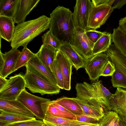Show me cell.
<instances>
[{"mask_svg": "<svg viewBox=\"0 0 126 126\" xmlns=\"http://www.w3.org/2000/svg\"><path fill=\"white\" fill-rule=\"evenodd\" d=\"M118 27L126 32V16L119 20Z\"/></svg>", "mask_w": 126, "mask_h": 126, "instance_id": "f35d334b", "label": "cell"}, {"mask_svg": "<svg viewBox=\"0 0 126 126\" xmlns=\"http://www.w3.org/2000/svg\"><path fill=\"white\" fill-rule=\"evenodd\" d=\"M56 59L63 76V89L70 90L71 89V80L73 65L69 59L60 49L57 51Z\"/></svg>", "mask_w": 126, "mask_h": 126, "instance_id": "9a60e30c", "label": "cell"}, {"mask_svg": "<svg viewBox=\"0 0 126 126\" xmlns=\"http://www.w3.org/2000/svg\"><path fill=\"white\" fill-rule=\"evenodd\" d=\"M105 32H102L92 29L85 31L87 36L94 44L103 35Z\"/></svg>", "mask_w": 126, "mask_h": 126, "instance_id": "836d02e7", "label": "cell"}, {"mask_svg": "<svg viewBox=\"0 0 126 126\" xmlns=\"http://www.w3.org/2000/svg\"><path fill=\"white\" fill-rule=\"evenodd\" d=\"M60 50L69 59L77 70L81 68H84L87 59L79 54L69 42L62 41Z\"/></svg>", "mask_w": 126, "mask_h": 126, "instance_id": "4fadbf2b", "label": "cell"}, {"mask_svg": "<svg viewBox=\"0 0 126 126\" xmlns=\"http://www.w3.org/2000/svg\"><path fill=\"white\" fill-rule=\"evenodd\" d=\"M111 39L116 47L126 58V32L118 27L113 29Z\"/></svg>", "mask_w": 126, "mask_h": 126, "instance_id": "cb8c5ba5", "label": "cell"}, {"mask_svg": "<svg viewBox=\"0 0 126 126\" xmlns=\"http://www.w3.org/2000/svg\"><path fill=\"white\" fill-rule=\"evenodd\" d=\"M92 4L90 0H77L73 13L75 27H80L85 31L89 30V18Z\"/></svg>", "mask_w": 126, "mask_h": 126, "instance_id": "9c48e42d", "label": "cell"}, {"mask_svg": "<svg viewBox=\"0 0 126 126\" xmlns=\"http://www.w3.org/2000/svg\"><path fill=\"white\" fill-rule=\"evenodd\" d=\"M36 119V118L0 110V126H6L14 123Z\"/></svg>", "mask_w": 126, "mask_h": 126, "instance_id": "7402d4cb", "label": "cell"}, {"mask_svg": "<svg viewBox=\"0 0 126 126\" xmlns=\"http://www.w3.org/2000/svg\"><path fill=\"white\" fill-rule=\"evenodd\" d=\"M77 120L79 121L86 123H96L99 121L97 119L91 116L84 115H76Z\"/></svg>", "mask_w": 126, "mask_h": 126, "instance_id": "d590c367", "label": "cell"}, {"mask_svg": "<svg viewBox=\"0 0 126 126\" xmlns=\"http://www.w3.org/2000/svg\"><path fill=\"white\" fill-rule=\"evenodd\" d=\"M40 0H20L18 10L13 19L17 24L25 21L27 16L35 7Z\"/></svg>", "mask_w": 126, "mask_h": 126, "instance_id": "ac0fdd59", "label": "cell"}, {"mask_svg": "<svg viewBox=\"0 0 126 126\" xmlns=\"http://www.w3.org/2000/svg\"><path fill=\"white\" fill-rule=\"evenodd\" d=\"M115 71L114 66L109 60L104 66L101 76L105 77L112 76Z\"/></svg>", "mask_w": 126, "mask_h": 126, "instance_id": "e575fe53", "label": "cell"}, {"mask_svg": "<svg viewBox=\"0 0 126 126\" xmlns=\"http://www.w3.org/2000/svg\"><path fill=\"white\" fill-rule=\"evenodd\" d=\"M20 0H0V16L14 18L19 8Z\"/></svg>", "mask_w": 126, "mask_h": 126, "instance_id": "ffe728a7", "label": "cell"}, {"mask_svg": "<svg viewBox=\"0 0 126 126\" xmlns=\"http://www.w3.org/2000/svg\"><path fill=\"white\" fill-rule=\"evenodd\" d=\"M114 0H92L91 1L93 6L106 5L111 7Z\"/></svg>", "mask_w": 126, "mask_h": 126, "instance_id": "8d00e7d4", "label": "cell"}, {"mask_svg": "<svg viewBox=\"0 0 126 126\" xmlns=\"http://www.w3.org/2000/svg\"><path fill=\"white\" fill-rule=\"evenodd\" d=\"M0 110L31 117L35 116L32 113L17 100H8L0 99Z\"/></svg>", "mask_w": 126, "mask_h": 126, "instance_id": "2e32d148", "label": "cell"}, {"mask_svg": "<svg viewBox=\"0 0 126 126\" xmlns=\"http://www.w3.org/2000/svg\"><path fill=\"white\" fill-rule=\"evenodd\" d=\"M16 100L32 113L36 118L42 120L44 118V115L42 110L41 104L50 101L49 99L32 94L27 92L25 89L22 92Z\"/></svg>", "mask_w": 126, "mask_h": 126, "instance_id": "ba28073f", "label": "cell"}, {"mask_svg": "<svg viewBox=\"0 0 126 126\" xmlns=\"http://www.w3.org/2000/svg\"><path fill=\"white\" fill-rule=\"evenodd\" d=\"M43 123V120L35 119L12 123L6 126H40Z\"/></svg>", "mask_w": 126, "mask_h": 126, "instance_id": "d6a6232c", "label": "cell"}, {"mask_svg": "<svg viewBox=\"0 0 126 126\" xmlns=\"http://www.w3.org/2000/svg\"><path fill=\"white\" fill-rule=\"evenodd\" d=\"M57 51L49 46L42 44L36 54L41 61L51 70L50 66L56 59Z\"/></svg>", "mask_w": 126, "mask_h": 126, "instance_id": "44dd1931", "label": "cell"}, {"mask_svg": "<svg viewBox=\"0 0 126 126\" xmlns=\"http://www.w3.org/2000/svg\"><path fill=\"white\" fill-rule=\"evenodd\" d=\"M49 101L41 104L42 109L43 111H47L51 115L56 117L77 120L76 115L71 113L65 112L58 109L50 104L49 103Z\"/></svg>", "mask_w": 126, "mask_h": 126, "instance_id": "83f0119b", "label": "cell"}, {"mask_svg": "<svg viewBox=\"0 0 126 126\" xmlns=\"http://www.w3.org/2000/svg\"><path fill=\"white\" fill-rule=\"evenodd\" d=\"M52 101L63 106L76 115L83 114L81 107L73 98L63 97Z\"/></svg>", "mask_w": 126, "mask_h": 126, "instance_id": "603a6c76", "label": "cell"}, {"mask_svg": "<svg viewBox=\"0 0 126 126\" xmlns=\"http://www.w3.org/2000/svg\"><path fill=\"white\" fill-rule=\"evenodd\" d=\"M13 18L0 16V38L8 42H11L14 34L15 27Z\"/></svg>", "mask_w": 126, "mask_h": 126, "instance_id": "d6986e66", "label": "cell"}, {"mask_svg": "<svg viewBox=\"0 0 126 126\" xmlns=\"http://www.w3.org/2000/svg\"><path fill=\"white\" fill-rule=\"evenodd\" d=\"M37 70L47 78L51 82L57 85V82L51 70L44 65L36 55L28 63Z\"/></svg>", "mask_w": 126, "mask_h": 126, "instance_id": "d4e9b609", "label": "cell"}, {"mask_svg": "<svg viewBox=\"0 0 126 126\" xmlns=\"http://www.w3.org/2000/svg\"><path fill=\"white\" fill-rule=\"evenodd\" d=\"M119 116L120 120L119 126H126V119L122 116L119 115Z\"/></svg>", "mask_w": 126, "mask_h": 126, "instance_id": "60d3db41", "label": "cell"}, {"mask_svg": "<svg viewBox=\"0 0 126 126\" xmlns=\"http://www.w3.org/2000/svg\"><path fill=\"white\" fill-rule=\"evenodd\" d=\"M26 83L24 76L19 74L11 77L0 90V99L14 100L25 89Z\"/></svg>", "mask_w": 126, "mask_h": 126, "instance_id": "52a82bcc", "label": "cell"}, {"mask_svg": "<svg viewBox=\"0 0 126 126\" xmlns=\"http://www.w3.org/2000/svg\"><path fill=\"white\" fill-rule=\"evenodd\" d=\"M109 60L106 53H101L87 59L84 68L90 80L98 81L103 68Z\"/></svg>", "mask_w": 126, "mask_h": 126, "instance_id": "30bf717a", "label": "cell"}, {"mask_svg": "<svg viewBox=\"0 0 126 126\" xmlns=\"http://www.w3.org/2000/svg\"><path fill=\"white\" fill-rule=\"evenodd\" d=\"M120 120L119 115L112 110L104 113V115L99 121L100 126H119Z\"/></svg>", "mask_w": 126, "mask_h": 126, "instance_id": "f1b7e54d", "label": "cell"}, {"mask_svg": "<svg viewBox=\"0 0 126 126\" xmlns=\"http://www.w3.org/2000/svg\"><path fill=\"white\" fill-rule=\"evenodd\" d=\"M43 45L49 46L57 51L60 49L61 42L49 30L42 36Z\"/></svg>", "mask_w": 126, "mask_h": 126, "instance_id": "f546056e", "label": "cell"}, {"mask_svg": "<svg viewBox=\"0 0 126 126\" xmlns=\"http://www.w3.org/2000/svg\"><path fill=\"white\" fill-rule=\"evenodd\" d=\"M40 126H42V125H41Z\"/></svg>", "mask_w": 126, "mask_h": 126, "instance_id": "7bdbcfd3", "label": "cell"}, {"mask_svg": "<svg viewBox=\"0 0 126 126\" xmlns=\"http://www.w3.org/2000/svg\"><path fill=\"white\" fill-rule=\"evenodd\" d=\"M110 102L111 110L126 119V89L117 88Z\"/></svg>", "mask_w": 126, "mask_h": 126, "instance_id": "5bb4252c", "label": "cell"}, {"mask_svg": "<svg viewBox=\"0 0 126 126\" xmlns=\"http://www.w3.org/2000/svg\"><path fill=\"white\" fill-rule=\"evenodd\" d=\"M113 11L108 5L94 6L92 5L89 18V28L96 30L99 28L105 23Z\"/></svg>", "mask_w": 126, "mask_h": 126, "instance_id": "8fae6325", "label": "cell"}, {"mask_svg": "<svg viewBox=\"0 0 126 126\" xmlns=\"http://www.w3.org/2000/svg\"><path fill=\"white\" fill-rule=\"evenodd\" d=\"M126 4V0H114L111 6L112 9H120Z\"/></svg>", "mask_w": 126, "mask_h": 126, "instance_id": "74e56055", "label": "cell"}, {"mask_svg": "<svg viewBox=\"0 0 126 126\" xmlns=\"http://www.w3.org/2000/svg\"><path fill=\"white\" fill-rule=\"evenodd\" d=\"M21 52L16 48H12L4 53L0 50V76L6 78L16 71V65Z\"/></svg>", "mask_w": 126, "mask_h": 126, "instance_id": "7c38bea8", "label": "cell"}, {"mask_svg": "<svg viewBox=\"0 0 126 126\" xmlns=\"http://www.w3.org/2000/svg\"><path fill=\"white\" fill-rule=\"evenodd\" d=\"M50 68L56 80L57 86L60 89H64L63 76L56 59L51 65Z\"/></svg>", "mask_w": 126, "mask_h": 126, "instance_id": "1f68e13d", "label": "cell"}, {"mask_svg": "<svg viewBox=\"0 0 126 126\" xmlns=\"http://www.w3.org/2000/svg\"><path fill=\"white\" fill-rule=\"evenodd\" d=\"M36 55L27 47H24L17 59L15 67L16 70L23 66H25L29 61Z\"/></svg>", "mask_w": 126, "mask_h": 126, "instance_id": "4dcf8cb0", "label": "cell"}, {"mask_svg": "<svg viewBox=\"0 0 126 126\" xmlns=\"http://www.w3.org/2000/svg\"><path fill=\"white\" fill-rule=\"evenodd\" d=\"M81 107L83 115L95 118L99 121L102 118L104 114L102 113L95 107L88 104L85 100L76 98H73Z\"/></svg>", "mask_w": 126, "mask_h": 126, "instance_id": "484cf974", "label": "cell"}, {"mask_svg": "<svg viewBox=\"0 0 126 126\" xmlns=\"http://www.w3.org/2000/svg\"><path fill=\"white\" fill-rule=\"evenodd\" d=\"M43 112L44 118L43 121L46 126H82L93 124L57 117L47 111Z\"/></svg>", "mask_w": 126, "mask_h": 126, "instance_id": "e0dca14e", "label": "cell"}, {"mask_svg": "<svg viewBox=\"0 0 126 126\" xmlns=\"http://www.w3.org/2000/svg\"><path fill=\"white\" fill-rule=\"evenodd\" d=\"M8 80V79L0 76V90L5 85Z\"/></svg>", "mask_w": 126, "mask_h": 126, "instance_id": "ab89813d", "label": "cell"}, {"mask_svg": "<svg viewBox=\"0 0 126 126\" xmlns=\"http://www.w3.org/2000/svg\"><path fill=\"white\" fill-rule=\"evenodd\" d=\"M50 18L43 15L38 17L17 24L15 27L11 46L17 48L27 47L35 37L49 28Z\"/></svg>", "mask_w": 126, "mask_h": 126, "instance_id": "7a4b0ae2", "label": "cell"}, {"mask_svg": "<svg viewBox=\"0 0 126 126\" xmlns=\"http://www.w3.org/2000/svg\"><path fill=\"white\" fill-rule=\"evenodd\" d=\"M106 53L115 69L111 76L112 86L126 89V58L113 44H111Z\"/></svg>", "mask_w": 126, "mask_h": 126, "instance_id": "5b68a950", "label": "cell"}, {"mask_svg": "<svg viewBox=\"0 0 126 126\" xmlns=\"http://www.w3.org/2000/svg\"><path fill=\"white\" fill-rule=\"evenodd\" d=\"M111 34L106 32L94 45L92 56L106 52L111 44Z\"/></svg>", "mask_w": 126, "mask_h": 126, "instance_id": "4316f807", "label": "cell"}, {"mask_svg": "<svg viewBox=\"0 0 126 126\" xmlns=\"http://www.w3.org/2000/svg\"><path fill=\"white\" fill-rule=\"evenodd\" d=\"M76 98L85 100L102 113L111 110L110 100L112 94L104 87L101 80L92 84L85 82L77 84Z\"/></svg>", "mask_w": 126, "mask_h": 126, "instance_id": "6da1fadb", "label": "cell"}, {"mask_svg": "<svg viewBox=\"0 0 126 126\" xmlns=\"http://www.w3.org/2000/svg\"><path fill=\"white\" fill-rule=\"evenodd\" d=\"M75 28L69 9L59 5L50 14L49 30L61 42H70Z\"/></svg>", "mask_w": 126, "mask_h": 126, "instance_id": "3957f363", "label": "cell"}, {"mask_svg": "<svg viewBox=\"0 0 126 126\" xmlns=\"http://www.w3.org/2000/svg\"><path fill=\"white\" fill-rule=\"evenodd\" d=\"M26 72L24 75L26 87L33 93L43 95L59 94L60 88L51 82L47 78L28 63L25 66Z\"/></svg>", "mask_w": 126, "mask_h": 126, "instance_id": "277c9868", "label": "cell"}, {"mask_svg": "<svg viewBox=\"0 0 126 126\" xmlns=\"http://www.w3.org/2000/svg\"><path fill=\"white\" fill-rule=\"evenodd\" d=\"M42 126H45V124L44 123L43 124H42Z\"/></svg>", "mask_w": 126, "mask_h": 126, "instance_id": "b9f144b4", "label": "cell"}, {"mask_svg": "<svg viewBox=\"0 0 126 126\" xmlns=\"http://www.w3.org/2000/svg\"><path fill=\"white\" fill-rule=\"evenodd\" d=\"M69 43L85 59H88L92 57L94 44L88 38L84 30L80 27H75Z\"/></svg>", "mask_w": 126, "mask_h": 126, "instance_id": "8992f818", "label": "cell"}]
</instances>
